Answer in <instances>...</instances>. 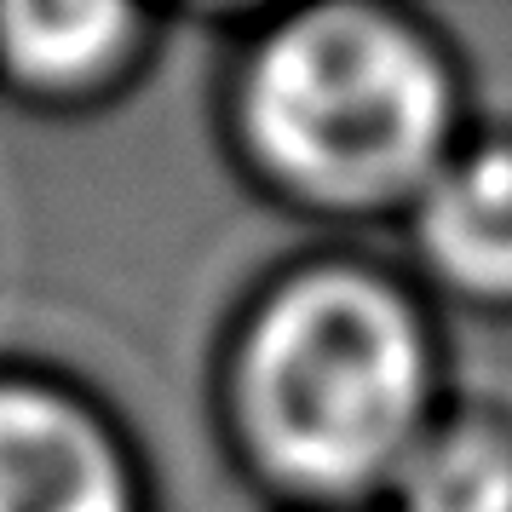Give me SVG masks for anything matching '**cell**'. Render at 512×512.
Returning <instances> with one entry per match:
<instances>
[{
  "label": "cell",
  "instance_id": "obj_1",
  "mask_svg": "<svg viewBox=\"0 0 512 512\" xmlns=\"http://www.w3.org/2000/svg\"><path fill=\"white\" fill-rule=\"evenodd\" d=\"M248 415L265 455L311 489H363L397 472L426 415L415 317L346 271L282 288L248 346Z\"/></svg>",
  "mask_w": 512,
  "mask_h": 512
},
{
  "label": "cell",
  "instance_id": "obj_2",
  "mask_svg": "<svg viewBox=\"0 0 512 512\" xmlns=\"http://www.w3.org/2000/svg\"><path fill=\"white\" fill-rule=\"evenodd\" d=\"M259 156L311 196L386 202L443 167L449 81L409 29L317 12L277 29L248 75Z\"/></svg>",
  "mask_w": 512,
  "mask_h": 512
},
{
  "label": "cell",
  "instance_id": "obj_3",
  "mask_svg": "<svg viewBox=\"0 0 512 512\" xmlns=\"http://www.w3.org/2000/svg\"><path fill=\"white\" fill-rule=\"evenodd\" d=\"M0 512H133L116 449L93 420L0 386Z\"/></svg>",
  "mask_w": 512,
  "mask_h": 512
},
{
  "label": "cell",
  "instance_id": "obj_4",
  "mask_svg": "<svg viewBox=\"0 0 512 512\" xmlns=\"http://www.w3.org/2000/svg\"><path fill=\"white\" fill-rule=\"evenodd\" d=\"M415 231L455 288L512 300V139L443 162L420 185Z\"/></svg>",
  "mask_w": 512,
  "mask_h": 512
},
{
  "label": "cell",
  "instance_id": "obj_5",
  "mask_svg": "<svg viewBox=\"0 0 512 512\" xmlns=\"http://www.w3.org/2000/svg\"><path fill=\"white\" fill-rule=\"evenodd\" d=\"M403 512H512V438L484 420L432 432L397 466Z\"/></svg>",
  "mask_w": 512,
  "mask_h": 512
},
{
  "label": "cell",
  "instance_id": "obj_6",
  "mask_svg": "<svg viewBox=\"0 0 512 512\" xmlns=\"http://www.w3.org/2000/svg\"><path fill=\"white\" fill-rule=\"evenodd\" d=\"M121 35H127V12L116 6H6L0 12L6 64L41 87H70L98 75L116 58Z\"/></svg>",
  "mask_w": 512,
  "mask_h": 512
}]
</instances>
